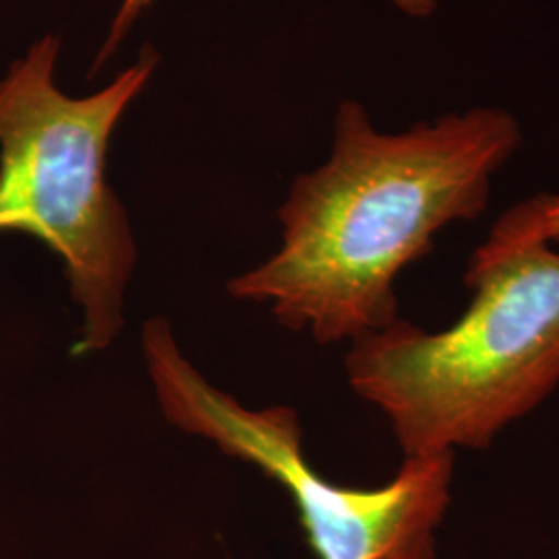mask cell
Here are the masks:
<instances>
[{"label":"cell","mask_w":559,"mask_h":559,"mask_svg":"<svg viewBox=\"0 0 559 559\" xmlns=\"http://www.w3.org/2000/svg\"><path fill=\"white\" fill-rule=\"evenodd\" d=\"M150 2H152V0H122L119 13H117L115 23H112V27H110L108 40H106L104 48H102L98 67L115 52V48H117L119 41L127 36V32H129V27L133 25V21L140 17L141 11H143ZM394 2L399 4L400 9H404L406 13L417 15V17L431 13L433 7L438 4V0H394Z\"/></svg>","instance_id":"6"},{"label":"cell","mask_w":559,"mask_h":559,"mask_svg":"<svg viewBox=\"0 0 559 559\" xmlns=\"http://www.w3.org/2000/svg\"><path fill=\"white\" fill-rule=\"evenodd\" d=\"M59 38L36 41L0 80V233H23L59 255L83 307L80 350H104L122 325L135 242L106 180V154L127 106L147 83L156 55L87 98L52 81Z\"/></svg>","instance_id":"3"},{"label":"cell","mask_w":559,"mask_h":559,"mask_svg":"<svg viewBox=\"0 0 559 559\" xmlns=\"http://www.w3.org/2000/svg\"><path fill=\"white\" fill-rule=\"evenodd\" d=\"M141 346L166 419L284 487L316 558L436 559L456 454L404 456L399 475L381 487H342L305 459L295 411H251L216 390L180 355L168 321H147Z\"/></svg>","instance_id":"4"},{"label":"cell","mask_w":559,"mask_h":559,"mask_svg":"<svg viewBox=\"0 0 559 559\" xmlns=\"http://www.w3.org/2000/svg\"><path fill=\"white\" fill-rule=\"evenodd\" d=\"M520 140L516 119L498 108L388 135L360 104L344 102L332 158L295 180L280 207L278 253L228 293L270 302L280 323L309 328L320 344L392 325L400 272L429 255L445 226L479 218Z\"/></svg>","instance_id":"1"},{"label":"cell","mask_w":559,"mask_h":559,"mask_svg":"<svg viewBox=\"0 0 559 559\" xmlns=\"http://www.w3.org/2000/svg\"><path fill=\"white\" fill-rule=\"evenodd\" d=\"M460 320L408 321L353 340L346 376L376 404L404 456L487 450L559 385V253L551 242L468 263Z\"/></svg>","instance_id":"2"},{"label":"cell","mask_w":559,"mask_h":559,"mask_svg":"<svg viewBox=\"0 0 559 559\" xmlns=\"http://www.w3.org/2000/svg\"><path fill=\"white\" fill-rule=\"evenodd\" d=\"M554 240H559V195L540 193L503 212L471 263L498 260L522 247Z\"/></svg>","instance_id":"5"}]
</instances>
